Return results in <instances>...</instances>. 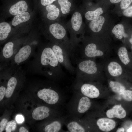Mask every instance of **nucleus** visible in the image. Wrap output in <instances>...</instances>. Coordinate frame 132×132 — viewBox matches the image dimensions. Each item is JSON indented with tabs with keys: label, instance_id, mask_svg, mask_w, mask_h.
<instances>
[{
	"label": "nucleus",
	"instance_id": "nucleus-1",
	"mask_svg": "<svg viewBox=\"0 0 132 132\" xmlns=\"http://www.w3.org/2000/svg\"><path fill=\"white\" fill-rule=\"evenodd\" d=\"M32 69L55 80H61L65 74L58 61L50 44L37 52L32 64Z\"/></svg>",
	"mask_w": 132,
	"mask_h": 132
},
{
	"label": "nucleus",
	"instance_id": "nucleus-2",
	"mask_svg": "<svg viewBox=\"0 0 132 132\" xmlns=\"http://www.w3.org/2000/svg\"><path fill=\"white\" fill-rule=\"evenodd\" d=\"M76 65L75 81H92L104 72L102 64L95 59H86L75 56L72 60Z\"/></svg>",
	"mask_w": 132,
	"mask_h": 132
},
{
	"label": "nucleus",
	"instance_id": "nucleus-35",
	"mask_svg": "<svg viewBox=\"0 0 132 132\" xmlns=\"http://www.w3.org/2000/svg\"><path fill=\"white\" fill-rule=\"evenodd\" d=\"M16 120L17 122L19 123L22 122L24 121V118L23 116L21 115H18L16 117Z\"/></svg>",
	"mask_w": 132,
	"mask_h": 132
},
{
	"label": "nucleus",
	"instance_id": "nucleus-36",
	"mask_svg": "<svg viewBox=\"0 0 132 132\" xmlns=\"http://www.w3.org/2000/svg\"><path fill=\"white\" fill-rule=\"evenodd\" d=\"M103 1L108 2L109 3L114 4L119 3L121 0H101Z\"/></svg>",
	"mask_w": 132,
	"mask_h": 132
},
{
	"label": "nucleus",
	"instance_id": "nucleus-21",
	"mask_svg": "<svg viewBox=\"0 0 132 132\" xmlns=\"http://www.w3.org/2000/svg\"><path fill=\"white\" fill-rule=\"evenodd\" d=\"M112 32L115 37L119 39H122L123 38L126 39L128 34L125 33L124 26L122 24H118L113 28Z\"/></svg>",
	"mask_w": 132,
	"mask_h": 132
},
{
	"label": "nucleus",
	"instance_id": "nucleus-33",
	"mask_svg": "<svg viewBox=\"0 0 132 132\" xmlns=\"http://www.w3.org/2000/svg\"><path fill=\"white\" fill-rule=\"evenodd\" d=\"M7 125L9 126L12 129V131H14L16 128V123L14 120H12L7 123Z\"/></svg>",
	"mask_w": 132,
	"mask_h": 132
},
{
	"label": "nucleus",
	"instance_id": "nucleus-34",
	"mask_svg": "<svg viewBox=\"0 0 132 132\" xmlns=\"http://www.w3.org/2000/svg\"><path fill=\"white\" fill-rule=\"evenodd\" d=\"M128 39L129 46L130 50V52L132 54V33L128 36L126 39Z\"/></svg>",
	"mask_w": 132,
	"mask_h": 132
},
{
	"label": "nucleus",
	"instance_id": "nucleus-38",
	"mask_svg": "<svg viewBox=\"0 0 132 132\" xmlns=\"http://www.w3.org/2000/svg\"><path fill=\"white\" fill-rule=\"evenodd\" d=\"M5 129L6 132H11L12 131L11 128L9 126L7 125L5 127Z\"/></svg>",
	"mask_w": 132,
	"mask_h": 132
},
{
	"label": "nucleus",
	"instance_id": "nucleus-7",
	"mask_svg": "<svg viewBox=\"0 0 132 132\" xmlns=\"http://www.w3.org/2000/svg\"><path fill=\"white\" fill-rule=\"evenodd\" d=\"M102 64L104 72L114 77L124 76L132 77V73L127 69L118 59H105Z\"/></svg>",
	"mask_w": 132,
	"mask_h": 132
},
{
	"label": "nucleus",
	"instance_id": "nucleus-18",
	"mask_svg": "<svg viewBox=\"0 0 132 132\" xmlns=\"http://www.w3.org/2000/svg\"><path fill=\"white\" fill-rule=\"evenodd\" d=\"M28 7L27 3L25 0H20L10 7L9 11L11 15L16 16L25 12L27 10Z\"/></svg>",
	"mask_w": 132,
	"mask_h": 132
},
{
	"label": "nucleus",
	"instance_id": "nucleus-15",
	"mask_svg": "<svg viewBox=\"0 0 132 132\" xmlns=\"http://www.w3.org/2000/svg\"><path fill=\"white\" fill-rule=\"evenodd\" d=\"M55 2L60 7L62 17L72 13L77 7L75 0H57Z\"/></svg>",
	"mask_w": 132,
	"mask_h": 132
},
{
	"label": "nucleus",
	"instance_id": "nucleus-22",
	"mask_svg": "<svg viewBox=\"0 0 132 132\" xmlns=\"http://www.w3.org/2000/svg\"><path fill=\"white\" fill-rule=\"evenodd\" d=\"M17 83V78L14 76L11 77L8 80L6 89L5 96L7 98L10 97L12 94Z\"/></svg>",
	"mask_w": 132,
	"mask_h": 132
},
{
	"label": "nucleus",
	"instance_id": "nucleus-14",
	"mask_svg": "<svg viewBox=\"0 0 132 132\" xmlns=\"http://www.w3.org/2000/svg\"><path fill=\"white\" fill-rule=\"evenodd\" d=\"M47 11L46 17L50 21H56L62 17L60 7L55 2L44 7Z\"/></svg>",
	"mask_w": 132,
	"mask_h": 132
},
{
	"label": "nucleus",
	"instance_id": "nucleus-40",
	"mask_svg": "<svg viewBox=\"0 0 132 132\" xmlns=\"http://www.w3.org/2000/svg\"><path fill=\"white\" fill-rule=\"evenodd\" d=\"M127 132H132V126L129 128L127 131Z\"/></svg>",
	"mask_w": 132,
	"mask_h": 132
},
{
	"label": "nucleus",
	"instance_id": "nucleus-5",
	"mask_svg": "<svg viewBox=\"0 0 132 132\" xmlns=\"http://www.w3.org/2000/svg\"><path fill=\"white\" fill-rule=\"evenodd\" d=\"M92 104L90 98L78 92L73 91L72 96L66 105L67 116L81 118L89 109Z\"/></svg>",
	"mask_w": 132,
	"mask_h": 132
},
{
	"label": "nucleus",
	"instance_id": "nucleus-10",
	"mask_svg": "<svg viewBox=\"0 0 132 132\" xmlns=\"http://www.w3.org/2000/svg\"><path fill=\"white\" fill-rule=\"evenodd\" d=\"M33 52L32 48L30 45H24L19 49L9 62H10V64L6 66L10 67H18V66L28 60Z\"/></svg>",
	"mask_w": 132,
	"mask_h": 132
},
{
	"label": "nucleus",
	"instance_id": "nucleus-12",
	"mask_svg": "<svg viewBox=\"0 0 132 132\" xmlns=\"http://www.w3.org/2000/svg\"><path fill=\"white\" fill-rule=\"evenodd\" d=\"M118 59L128 70L132 73V54L125 46L119 47L116 52Z\"/></svg>",
	"mask_w": 132,
	"mask_h": 132
},
{
	"label": "nucleus",
	"instance_id": "nucleus-17",
	"mask_svg": "<svg viewBox=\"0 0 132 132\" xmlns=\"http://www.w3.org/2000/svg\"><path fill=\"white\" fill-rule=\"evenodd\" d=\"M51 110L48 107L43 106L39 107L34 110L32 114V117L36 120H43L50 116Z\"/></svg>",
	"mask_w": 132,
	"mask_h": 132
},
{
	"label": "nucleus",
	"instance_id": "nucleus-32",
	"mask_svg": "<svg viewBox=\"0 0 132 132\" xmlns=\"http://www.w3.org/2000/svg\"><path fill=\"white\" fill-rule=\"evenodd\" d=\"M6 88L4 86H1L0 87V101L4 98L5 94Z\"/></svg>",
	"mask_w": 132,
	"mask_h": 132
},
{
	"label": "nucleus",
	"instance_id": "nucleus-24",
	"mask_svg": "<svg viewBox=\"0 0 132 132\" xmlns=\"http://www.w3.org/2000/svg\"><path fill=\"white\" fill-rule=\"evenodd\" d=\"M10 25L6 22H2L0 24V40L3 41L8 37L11 31Z\"/></svg>",
	"mask_w": 132,
	"mask_h": 132
},
{
	"label": "nucleus",
	"instance_id": "nucleus-39",
	"mask_svg": "<svg viewBox=\"0 0 132 132\" xmlns=\"http://www.w3.org/2000/svg\"><path fill=\"white\" fill-rule=\"evenodd\" d=\"M125 131V129L123 127L119 128L116 131L117 132H123Z\"/></svg>",
	"mask_w": 132,
	"mask_h": 132
},
{
	"label": "nucleus",
	"instance_id": "nucleus-28",
	"mask_svg": "<svg viewBox=\"0 0 132 132\" xmlns=\"http://www.w3.org/2000/svg\"><path fill=\"white\" fill-rule=\"evenodd\" d=\"M119 3L121 9L124 10L132 5V0H121Z\"/></svg>",
	"mask_w": 132,
	"mask_h": 132
},
{
	"label": "nucleus",
	"instance_id": "nucleus-19",
	"mask_svg": "<svg viewBox=\"0 0 132 132\" xmlns=\"http://www.w3.org/2000/svg\"><path fill=\"white\" fill-rule=\"evenodd\" d=\"M106 115L109 118H116L121 119L124 118L126 113L125 109L120 104L115 105L112 109L108 110Z\"/></svg>",
	"mask_w": 132,
	"mask_h": 132
},
{
	"label": "nucleus",
	"instance_id": "nucleus-11",
	"mask_svg": "<svg viewBox=\"0 0 132 132\" xmlns=\"http://www.w3.org/2000/svg\"><path fill=\"white\" fill-rule=\"evenodd\" d=\"M64 123L70 132H84L86 131V123L84 119L66 116Z\"/></svg>",
	"mask_w": 132,
	"mask_h": 132
},
{
	"label": "nucleus",
	"instance_id": "nucleus-20",
	"mask_svg": "<svg viewBox=\"0 0 132 132\" xmlns=\"http://www.w3.org/2000/svg\"><path fill=\"white\" fill-rule=\"evenodd\" d=\"M105 21V18L100 15L96 19L89 21L88 26L91 31L93 33L100 32L102 29Z\"/></svg>",
	"mask_w": 132,
	"mask_h": 132
},
{
	"label": "nucleus",
	"instance_id": "nucleus-26",
	"mask_svg": "<svg viewBox=\"0 0 132 132\" xmlns=\"http://www.w3.org/2000/svg\"><path fill=\"white\" fill-rule=\"evenodd\" d=\"M109 85L112 91L116 93L119 94L126 89L122 84L117 81L111 80L109 82Z\"/></svg>",
	"mask_w": 132,
	"mask_h": 132
},
{
	"label": "nucleus",
	"instance_id": "nucleus-13",
	"mask_svg": "<svg viewBox=\"0 0 132 132\" xmlns=\"http://www.w3.org/2000/svg\"><path fill=\"white\" fill-rule=\"evenodd\" d=\"M66 116L62 115L55 117L54 120L46 125L44 128L45 132H65L62 129Z\"/></svg>",
	"mask_w": 132,
	"mask_h": 132
},
{
	"label": "nucleus",
	"instance_id": "nucleus-16",
	"mask_svg": "<svg viewBox=\"0 0 132 132\" xmlns=\"http://www.w3.org/2000/svg\"><path fill=\"white\" fill-rule=\"evenodd\" d=\"M96 124L100 130L105 132H108L113 129L116 124L114 120L107 118L98 119L96 122Z\"/></svg>",
	"mask_w": 132,
	"mask_h": 132
},
{
	"label": "nucleus",
	"instance_id": "nucleus-9",
	"mask_svg": "<svg viewBox=\"0 0 132 132\" xmlns=\"http://www.w3.org/2000/svg\"><path fill=\"white\" fill-rule=\"evenodd\" d=\"M72 88L73 91L79 93L90 98H97L100 94L98 88L92 81H74Z\"/></svg>",
	"mask_w": 132,
	"mask_h": 132
},
{
	"label": "nucleus",
	"instance_id": "nucleus-6",
	"mask_svg": "<svg viewBox=\"0 0 132 132\" xmlns=\"http://www.w3.org/2000/svg\"><path fill=\"white\" fill-rule=\"evenodd\" d=\"M37 96L48 104L60 106L63 104L65 99L60 88L56 86L53 88L51 85L39 90L37 93Z\"/></svg>",
	"mask_w": 132,
	"mask_h": 132
},
{
	"label": "nucleus",
	"instance_id": "nucleus-27",
	"mask_svg": "<svg viewBox=\"0 0 132 132\" xmlns=\"http://www.w3.org/2000/svg\"><path fill=\"white\" fill-rule=\"evenodd\" d=\"M119 94L125 100L127 101H132V90L126 89Z\"/></svg>",
	"mask_w": 132,
	"mask_h": 132
},
{
	"label": "nucleus",
	"instance_id": "nucleus-29",
	"mask_svg": "<svg viewBox=\"0 0 132 132\" xmlns=\"http://www.w3.org/2000/svg\"><path fill=\"white\" fill-rule=\"evenodd\" d=\"M123 14L126 17H132V5L124 10L123 11Z\"/></svg>",
	"mask_w": 132,
	"mask_h": 132
},
{
	"label": "nucleus",
	"instance_id": "nucleus-37",
	"mask_svg": "<svg viewBox=\"0 0 132 132\" xmlns=\"http://www.w3.org/2000/svg\"><path fill=\"white\" fill-rule=\"evenodd\" d=\"M19 131L20 132H28V130L24 127H21L19 129Z\"/></svg>",
	"mask_w": 132,
	"mask_h": 132
},
{
	"label": "nucleus",
	"instance_id": "nucleus-8",
	"mask_svg": "<svg viewBox=\"0 0 132 132\" xmlns=\"http://www.w3.org/2000/svg\"><path fill=\"white\" fill-rule=\"evenodd\" d=\"M58 61L70 73L75 74V67L73 66L67 51L61 44L52 42L50 44Z\"/></svg>",
	"mask_w": 132,
	"mask_h": 132
},
{
	"label": "nucleus",
	"instance_id": "nucleus-4",
	"mask_svg": "<svg viewBox=\"0 0 132 132\" xmlns=\"http://www.w3.org/2000/svg\"><path fill=\"white\" fill-rule=\"evenodd\" d=\"M72 13L71 18L66 24L70 35V42L76 52L79 44L84 37L83 12L80 7H77Z\"/></svg>",
	"mask_w": 132,
	"mask_h": 132
},
{
	"label": "nucleus",
	"instance_id": "nucleus-30",
	"mask_svg": "<svg viewBox=\"0 0 132 132\" xmlns=\"http://www.w3.org/2000/svg\"><path fill=\"white\" fill-rule=\"evenodd\" d=\"M57 0H39V3L41 5L44 7L52 4Z\"/></svg>",
	"mask_w": 132,
	"mask_h": 132
},
{
	"label": "nucleus",
	"instance_id": "nucleus-3",
	"mask_svg": "<svg viewBox=\"0 0 132 132\" xmlns=\"http://www.w3.org/2000/svg\"><path fill=\"white\" fill-rule=\"evenodd\" d=\"M94 36L84 37L79 44L76 52L80 57L86 59H95L98 57L104 60L108 58L111 52L109 49L101 48Z\"/></svg>",
	"mask_w": 132,
	"mask_h": 132
},
{
	"label": "nucleus",
	"instance_id": "nucleus-31",
	"mask_svg": "<svg viewBox=\"0 0 132 132\" xmlns=\"http://www.w3.org/2000/svg\"><path fill=\"white\" fill-rule=\"evenodd\" d=\"M7 120L5 118L3 119L0 123V132H2L7 124Z\"/></svg>",
	"mask_w": 132,
	"mask_h": 132
},
{
	"label": "nucleus",
	"instance_id": "nucleus-23",
	"mask_svg": "<svg viewBox=\"0 0 132 132\" xmlns=\"http://www.w3.org/2000/svg\"><path fill=\"white\" fill-rule=\"evenodd\" d=\"M103 9L101 7H99L95 10H89L85 12L84 17L87 20L90 21L95 19L103 13Z\"/></svg>",
	"mask_w": 132,
	"mask_h": 132
},
{
	"label": "nucleus",
	"instance_id": "nucleus-25",
	"mask_svg": "<svg viewBox=\"0 0 132 132\" xmlns=\"http://www.w3.org/2000/svg\"><path fill=\"white\" fill-rule=\"evenodd\" d=\"M30 18L29 13L27 12L16 15L13 19L12 22V25L16 26L28 21Z\"/></svg>",
	"mask_w": 132,
	"mask_h": 132
}]
</instances>
